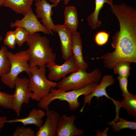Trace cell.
<instances>
[{
    "label": "cell",
    "instance_id": "obj_1",
    "mask_svg": "<svg viewBox=\"0 0 136 136\" xmlns=\"http://www.w3.org/2000/svg\"><path fill=\"white\" fill-rule=\"evenodd\" d=\"M111 9L120 26L112 37L111 45L114 50L96 59L103 60L105 68L112 69L119 62L136 63V10L124 3L115 5Z\"/></svg>",
    "mask_w": 136,
    "mask_h": 136
},
{
    "label": "cell",
    "instance_id": "obj_2",
    "mask_svg": "<svg viewBox=\"0 0 136 136\" xmlns=\"http://www.w3.org/2000/svg\"><path fill=\"white\" fill-rule=\"evenodd\" d=\"M26 42L28 48L26 50L29 57L28 63L30 67L45 65L54 62L56 56L50 46L49 39L36 32L30 34Z\"/></svg>",
    "mask_w": 136,
    "mask_h": 136
},
{
    "label": "cell",
    "instance_id": "obj_3",
    "mask_svg": "<svg viewBox=\"0 0 136 136\" xmlns=\"http://www.w3.org/2000/svg\"><path fill=\"white\" fill-rule=\"evenodd\" d=\"M98 84V83H92L80 89L67 91L52 88L47 96L38 101V105L40 108L46 110L49 109V106L51 102L59 99L66 101L70 109L72 111L75 110L80 106L78 100L79 97L82 95L89 94Z\"/></svg>",
    "mask_w": 136,
    "mask_h": 136
},
{
    "label": "cell",
    "instance_id": "obj_4",
    "mask_svg": "<svg viewBox=\"0 0 136 136\" xmlns=\"http://www.w3.org/2000/svg\"><path fill=\"white\" fill-rule=\"evenodd\" d=\"M46 68V65L30 67L28 87L32 93L31 98L37 101L47 96L51 88L57 87V83L47 78Z\"/></svg>",
    "mask_w": 136,
    "mask_h": 136
},
{
    "label": "cell",
    "instance_id": "obj_5",
    "mask_svg": "<svg viewBox=\"0 0 136 136\" xmlns=\"http://www.w3.org/2000/svg\"><path fill=\"white\" fill-rule=\"evenodd\" d=\"M101 76V72L98 69L87 73L86 70L79 68L61 79L57 83L56 88L66 91L80 89L90 84L98 83Z\"/></svg>",
    "mask_w": 136,
    "mask_h": 136
},
{
    "label": "cell",
    "instance_id": "obj_6",
    "mask_svg": "<svg viewBox=\"0 0 136 136\" xmlns=\"http://www.w3.org/2000/svg\"><path fill=\"white\" fill-rule=\"evenodd\" d=\"M7 54L10 63V70L8 73L1 77V81L11 89L15 87V83L18 75L23 72L29 76L30 67L28 63L29 57L26 51H22L14 53L8 51Z\"/></svg>",
    "mask_w": 136,
    "mask_h": 136
},
{
    "label": "cell",
    "instance_id": "obj_7",
    "mask_svg": "<svg viewBox=\"0 0 136 136\" xmlns=\"http://www.w3.org/2000/svg\"><path fill=\"white\" fill-rule=\"evenodd\" d=\"M29 79L24 77H18L15 83V90L13 95L12 104L13 110L17 116H20L23 104H28L32 93L28 87Z\"/></svg>",
    "mask_w": 136,
    "mask_h": 136
},
{
    "label": "cell",
    "instance_id": "obj_8",
    "mask_svg": "<svg viewBox=\"0 0 136 136\" xmlns=\"http://www.w3.org/2000/svg\"><path fill=\"white\" fill-rule=\"evenodd\" d=\"M46 66L49 70L48 79L54 81L60 80L68 74L75 72L78 69L72 55L61 65H57L54 61L47 63Z\"/></svg>",
    "mask_w": 136,
    "mask_h": 136
},
{
    "label": "cell",
    "instance_id": "obj_9",
    "mask_svg": "<svg viewBox=\"0 0 136 136\" xmlns=\"http://www.w3.org/2000/svg\"><path fill=\"white\" fill-rule=\"evenodd\" d=\"M18 26L25 28L30 34L41 32L45 34H50L48 30L39 21L32 8L22 19H17L15 22L10 23L11 28Z\"/></svg>",
    "mask_w": 136,
    "mask_h": 136
},
{
    "label": "cell",
    "instance_id": "obj_10",
    "mask_svg": "<svg viewBox=\"0 0 136 136\" xmlns=\"http://www.w3.org/2000/svg\"><path fill=\"white\" fill-rule=\"evenodd\" d=\"M35 5L37 17L38 19H41V21L43 25L50 34L53 35V31L54 32L55 24L51 17L53 14L52 9L57 6L55 4H50L46 0H38L36 2Z\"/></svg>",
    "mask_w": 136,
    "mask_h": 136
},
{
    "label": "cell",
    "instance_id": "obj_11",
    "mask_svg": "<svg viewBox=\"0 0 136 136\" xmlns=\"http://www.w3.org/2000/svg\"><path fill=\"white\" fill-rule=\"evenodd\" d=\"M47 118L44 123L39 128L35 136H57L60 117L59 113L52 110H46Z\"/></svg>",
    "mask_w": 136,
    "mask_h": 136
},
{
    "label": "cell",
    "instance_id": "obj_12",
    "mask_svg": "<svg viewBox=\"0 0 136 136\" xmlns=\"http://www.w3.org/2000/svg\"><path fill=\"white\" fill-rule=\"evenodd\" d=\"M54 31L56 32L59 35L60 41L62 57L66 60L72 55V33L64 25H55Z\"/></svg>",
    "mask_w": 136,
    "mask_h": 136
},
{
    "label": "cell",
    "instance_id": "obj_13",
    "mask_svg": "<svg viewBox=\"0 0 136 136\" xmlns=\"http://www.w3.org/2000/svg\"><path fill=\"white\" fill-rule=\"evenodd\" d=\"M115 82V80L112 75H106L102 77L100 84L96 86L90 93L84 95L83 105L80 110V112H83L86 104H89V105H91V99L94 96L98 98L99 97L105 96L111 99L113 102L115 100L112 98L108 95L106 89L108 87L113 85Z\"/></svg>",
    "mask_w": 136,
    "mask_h": 136
},
{
    "label": "cell",
    "instance_id": "obj_14",
    "mask_svg": "<svg viewBox=\"0 0 136 136\" xmlns=\"http://www.w3.org/2000/svg\"><path fill=\"white\" fill-rule=\"evenodd\" d=\"M75 116H67L64 114L60 117L57 131V136H80L84 131L77 128L75 124Z\"/></svg>",
    "mask_w": 136,
    "mask_h": 136
},
{
    "label": "cell",
    "instance_id": "obj_15",
    "mask_svg": "<svg viewBox=\"0 0 136 136\" xmlns=\"http://www.w3.org/2000/svg\"><path fill=\"white\" fill-rule=\"evenodd\" d=\"M72 56L76 65L78 68L85 70L88 65L84 60L83 55V45L82 39L79 32L72 33Z\"/></svg>",
    "mask_w": 136,
    "mask_h": 136
},
{
    "label": "cell",
    "instance_id": "obj_16",
    "mask_svg": "<svg viewBox=\"0 0 136 136\" xmlns=\"http://www.w3.org/2000/svg\"><path fill=\"white\" fill-rule=\"evenodd\" d=\"M45 115V113L44 111L41 109L35 108L29 112L28 115L26 117L21 118H16L14 119L7 120V123L20 122L22 123L24 126L32 124L39 128L43 123L42 119Z\"/></svg>",
    "mask_w": 136,
    "mask_h": 136
},
{
    "label": "cell",
    "instance_id": "obj_17",
    "mask_svg": "<svg viewBox=\"0 0 136 136\" xmlns=\"http://www.w3.org/2000/svg\"><path fill=\"white\" fill-rule=\"evenodd\" d=\"M105 3L111 6L113 4V0H95L94 12L90 14L87 18L88 24L92 29H95L101 26V23L98 18V16L100 11Z\"/></svg>",
    "mask_w": 136,
    "mask_h": 136
},
{
    "label": "cell",
    "instance_id": "obj_18",
    "mask_svg": "<svg viewBox=\"0 0 136 136\" xmlns=\"http://www.w3.org/2000/svg\"><path fill=\"white\" fill-rule=\"evenodd\" d=\"M33 0H3V6L10 8L18 14L24 15L29 11Z\"/></svg>",
    "mask_w": 136,
    "mask_h": 136
},
{
    "label": "cell",
    "instance_id": "obj_19",
    "mask_svg": "<svg viewBox=\"0 0 136 136\" xmlns=\"http://www.w3.org/2000/svg\"><path fill=\"white\" fill-rule=\"evenodd\" d=\"M64 14V25L72 33L77 32L79 22L78 13L75 7L73 6L65 7Z\"/></svg>",
    "mask_w": 136,
    "mask_h": 136
},
{
    "label": "cell",
    "instance_id": "obj_20",
    "mask_svg": "<svg viewBox=\"0 0 136 136\" xmlns=\"http://www.w3.org/2000/svg\"><path fill=\"white\" fill-rule=\"evenodd\" d=\"M124 97L120 102L117 101L116 105L117 112L122 107L125 109L128 114L132 117H136V95L130 93Z\"/></svg>",
    "mask_w": 136,
    "mask_h": 136
},
{
    "label": "cell",
    "instance_id": "obj_21",
    "mask_svg": "<svg viewBox=\"0 0 136 136\" xmlns=\"http://www.w3.org/2000/svg\"><path fill=\"white\" fill-rule=\"evenodd\" d=\"M8 49L5 46L2 47L0 49V77L9 73L10 63L7 55Z\"/></svg>",
    "mask_w": 136,
    "mask_h": 136
},
{
    "label": "cell",
    "instance_id": "obj_22",
    "mask_svg": "<svg viewBox=\"0 0 136 136\" xmlns=\"http://www.w3.org/2000/svg\"><path fill=\"white\" fill-rule=\"evenodd\" d=\"M131 63L127 61H121L116 63L113 69L114 74L118 75L122 77H128L130 75Z\"/></svg>",
    "mask_w": 136,
    "mask_h": 136
},
{
    "label": "cell",
    "instance_id": "obj_23",
    "mask_svg": "<svg viewBox=\"0 0 136 136\" xmlns=\"http://www.w3.org/2000/svg\"><path fill=\"white\" fill-rule=\"evenodd\" d=\"M117 120L118 121L117 123H111L112 127L115 132H119L122 129L128 128L131 130L136 129V122L127 121L122 118L118 117Z\"/></svg>",
    "mask_w": 136,
    "mask_h": 136
},
{
    "label": "cell",
    "instance_id": "obj_24",
    "mask_svg": "<svg viewBox=\"0 0 136 136\" xmlns=\"http://www.w3.org/2000/svg\"><path fill=\"white\" fill-rule=\"evenodd\" d=\"M14 31L16 43L19 47H21L26 42L29 35V32L26 29L20 27H16Z\"/></svg>",
    "mask_w": 136,
    "mask_h": 136
},
{
    "label": "cell",
    "instance_id": "obj_25",
    "mask_svg": "<svg viewBox=\"0 0 136 136\" xmlns=\"http://www.w3.org/2000/svg\"><path fill=\"white\" fill-rule=\"evenodd\" d=\"M13 94L0 91V106L5 108L13 110Z\"/></svg>",
    "mask_w": 136,
    "mask_h": 136
},
{
    "label": "cell",
    "instance_id": "obj_26",
    "mask_svg": "<svg viewBox=\"0 0 136 136\" xmlns=\"http://www.w3.org/2000/svg\"><path fill=\"white\" fill-rule=\"evenodd\" d=\"M3 43L5 45L11 49H13L15 48L16 43L14 31L11 30L7 32Z\"/></svg>",
    "mask_w": 136,
    "mask_h": 136
},
{
    "label": "cell",
    "instance_id": "obj_27",
    "mask_svg": "<svg viewBox=\"0 0 136 136\" xmlns=\"http://www.w3.org/2000/svg\"><path fill=\"white\" fill-rule=\"evenodd\" d=\"M24 126L21 128L17 127L13 134V136H35L33 130L29 127H26Z\"/></svg>",
    "mask_w": 136,
    "mask_h": 136
},
{
    "label": "cell",
    "instance_id": "obj_28",
    "mask_svg": "<svg viewBox=\"0 0 136 136\" xmlns=\"http://www.w3.org/2000/svg\"><path fill=\"white\" fill-rule=\"evenodd\" d=\"M109 37L108 33L104 31H100L97 32L94 37V41L96 44L99 46H102L107 42Z\"/></svg>",
    "mask_w": 136,
    "mask_h": 136
},
{
    "label": "cell",
    "instance_id": "obj_29",
    "mask_svg": "<svg viewBox=\"0 0 136 136\" xmlns=\"http://www.w3.org/2000/svg\"><path fill=\"white\" fill-rule=\"evenodd\" d=\"M117 79L123 96L124 97L127 96L130 93L127 89L128 77H122L118 76Z\"/></svg>",
    "mask_w": 136,
    "mask_h": 136
},
{
    "label": "cell",
    "instance_id": "obj_30",
    "mask_svg": "<svg viewBox=\"0 0 136 136\" xmlns=\"http://www.w3.org/2000/svg\"><path fill=\"white\" fill-rule=\"evenodd\" d=\"M7 120L6 116H0V132L1 131L2 129L4 126L5 124L7 123Z\"/></svg>",
    "mask_w": 136,
    "mask_h": 136
},
{
    "label": "cell",
    "instance_id": "obj_31",
    "mask_svg": "<svg viewBox=\"0 0 136 136\" xmlns=\"http://www.w3.org/2000/svg\"><path fill=\"white\" fill-rule=\"evenodd\" d=\"M62 1H63L65 5H67L69 4L70 0H57L56 2L57 5H58L59 2Z\"/></svg>",
    "mask_w": 136,
    "mask_h": 136
},
{
    "label": "cell",
    "instance_id": "obj_32",
    "mask_svg": "<svg viewBox=\"0 0 136 136\" xmlns=\"http://www.w3.org/2000/svg\"><path fill=\"white\" fill-rule=\"evenodd\" d=\"M50 2L53 3V4H55L56 5V6L57 5L56 4V2L57 0H49Z\"/></svg>",
    "mask_w": 136,
    "mask_h": 136
},
{
    "label": "cell",
    "instance_id": "obj_33",
    "mask_svg": "<svg viewBox=\"0 0 136 136\" xmlns=\"http://www.w3.org/2000/svg\"><path fill=\"white\" fill-rule=\"evenodd\" d=\"M3 0H0V8L3 6Z\"/></svg>",
    "mask_w": 136,
    "mask_h": 136
},
{
    "label": "cell",
    "instance_id": "obj_34",
    "mask_svg": "<svg viewBox=\"0 0 136 136\" xmlns=\"http://www.w3.org/2000/svg\"><path fill=\"white\" fill-rule=\"evenodd\" d=\"M3 39V37L2 36H0V42Z\"/></svg>",
    "mask_w": 136,
    "mask_h": 136
},
{
    "label": "cell",
    "instance_id": "obj_35",
    "mask_svg": "<svg viewBox=\"0 0 136 136\" xmlns=\"http://www.w3.org/2000/svg\"><path fill=\"white\" fill-rule=\"evenodd\" d=\"M38 0H33V1H35V2H36Z\"/></svg>",
    "mask_w": 136,
    "mask_h": 136
}]
</instances>
